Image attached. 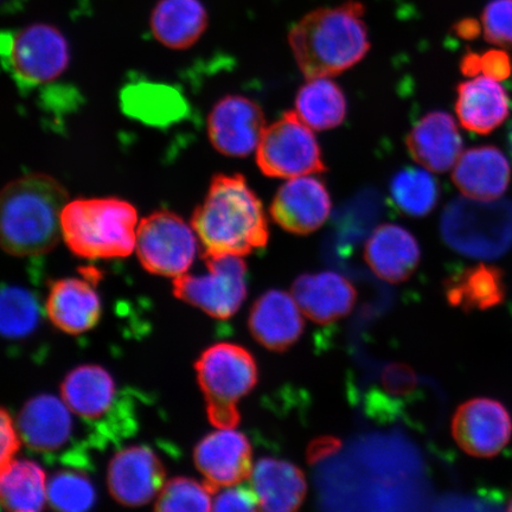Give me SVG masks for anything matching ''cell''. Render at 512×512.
<instances>
[{
    "mask_svg": "<svg viewBox=\"0 0 512 512\" xmlns=\"http://www.w3.org/2000/svg\"><path fill=\"white\" fill-rule=\"evenodd\" d=\"M191 226L204 255L210 256H245L264 248L270 239L264 206L241 175L213 178Z\"/></svg>",
    "mask_w": 512,
    "mask_h": 512,
    "instance_id": "obj_1",
    "label": "cell"
},
{
    "mask_svg": "<svg viewBox=\"0 0 512 512\" xmlns=\"http://www.w3.org/2000/svg\"><path fill=\"white\" fill-rule=\"evenodd\" d=\"M364 6L356 0L310 12L288 35L307 80L331 78L360 63L370 50Z\"/></svg>",
    "mask_w": 512,
    "mask_h": 512,
    "instance_id": "obj_2",
    "label": "cell"
},
{
    "mask_svg": "<svg viewBox=\"0 0 512 512\" xmlns=\"http://www.w3.org/2000/svg\"><path fill=\"white\" fill-rule=\"evenodd\" d=\"M0 234L4 251L14 256H40L62 236V214L68 192L55 178L25 175L3 189Z\"/></svg>",
    "mask_w": 512,
    "mask_h": 512,
    "instance_id": "obj_3",
    "label": "cell"
},
{
    "mask_svg": "<svg viewBox=\"0 0 512 512\" xmlns=\"http://www.w3.org/2000/svg\"><path fill=\"white\" fill-rule=\"evenodd\" d=\"M137 209L119 198L68 202L62 214V238L80 258H126L136 249Z\"/></svg>",
    "mask_w": 512,
    "mask_h": 512,
    "instance_id": "obj_4",
    "label": "cell"
},
{
    "mask_svg": "<svg viewBox=\"0 0 512 512\" xmlns=\"http://www.w3.org/2000/svg\"><path fill=\"white\" fill-rule=\"evenodd\" d=\"M440 233L460 254L497 259L512 247V201L453 198L441 215Z\"/></svg>",
    "mask_w": 512,
    "mask_h": 512,
    "instance_id": "obj_5",
    "label": "cell"
},
{
    "mask_svg": "<svg viewBox=\"0 0 512 512\" xmlns=\"http://www.w3.org/2000/svg\"><path fill=\"white\" fill-rule=\"evenodd\" d=\"M195 369L211 425L238 426V403L258 383V367L251 352L236 344H216L203 352Z\"/></svg>",
    "mask_w": 512,
    "mask_h": 512,
    "instance_id": "obj_6",
    "label": "cell"
},
{
    "mask_svg": "<svg viewBox=\"0 0 512 512\" xmlns=\"http://www.w3.org/2000/svg\"><path fill=\"white\" fill-rule=\"evenodd\" d=\"M62 399L92 431L94 445L120 437L131 426L126 422L128 408L120 398L113 377L107 370L93 364L81 366L67 375L61 387Z\"/></svg>",
    "mask_w": 512,
    "mask_h": 512,
    "instance_id": "obj_7",
    "label": "cell"
},
{
    "mask_svg": "<svg viewBox=\"0 0 512 512\" xmlns=\"http://www.w3.org/2000/svg\"><path fill=\"white\" fill-rule=\"evenodd\" d=\"M76 414L63 399L42 394L25 403L17 428L24 444L50 462L85 469L88 460L78 439Z\"/></svg>",
    "mask_w": 512,
    "mask_h": 512,
    "instance_id": "obj_8",
    "label": "cell"
},
{
    "mask_svg": "<svg viewBox=\"0 0 512 512\" xmlns=\"http://www.w3.org/2000/svg\"><path fill=\"white\" fill-rule=\"evenodd\" d=\"M2 53L5 68L23 89L59 79L70 60L66 37L46 23L31 24L17 32L3 34Z\"/></svg>",
    "mask_w": 512,
    "mask_h": 512,
    "instance_id": "obj_9",
    "label": "cell"
},
{
    "mask_svg": "<svg viewBox=\"0 0 512 512\" xmlns=\"http://www.w3.org/2000/svg\"><path fill=\"white\" fill-rule=\"evenodd\" d=\"M256 163L271 178L292 179L326 171L318 140L296 111L284 113L266 127L256 149Z\"/></svg>",
    "mask_w": 512,
    "mask_h": 512,
    "instance_id": "obj_10",
    "label": "cell"
},
{
    "mask_svg": "<svg viewBox=\"0 0 512 512\" xmlns=\"http://www.w3.org/2000/svg\"><path fill=\"white\" fill-rule=\"evenodd\" d=\"M203 259L206 272L175 278V296L216 319L233 317L247 297L246 262L235 255H203Z\"/></svg>",
    "mask_w": 512,
    "mask_h": 512,
    "instance_id": "obj_11",
    "label": "cell"
},
{
    "mask_svg": "<svg viewBox=\"0 0 512 512\" xmlns=\"http://www.w3.org/2000/svg\"><path fill=\"white\" fill-rule=\"evenodd\" d=\"M194 227L168 210L144 217L137 229L136 251L147 272L177 278L189 271L197 254Z\"/></svg>",
    "mask_w": 512,
    "mask_h": 512,
    "instance_id": "obj_12",
    "label": "cell"
},
{
    "mask_svg": "<svg viewBox=\"0 0 512 512\" xmlns=\"http://www.w3.org/2000/svg\"><path fill=\"white\" fill-rule=\"evenodd\" d=\"M451 430L457 445L469 456L494 458L510 443L511 415L497 400L472 399L458 407Z\"/></svg>",
    "mask_w": 512,
    "mask_h": 512,
    "instance_id": "obj_13",
    "label": "cell"
},
{
    "mask_svg": "<svg viewBox=\"0 0 512 512\" xmlns=\"http://www.w3.org/2000/svg\"><path fill=\"white\" fill-rule=\"evenodd\" d=\"M266 130L264 111L242 95L224 96L211 110L208 134L223 155L246 157L258 149Z\"/></svg>",
    "mask_w": 512,
    "mask_h": 512,
    "instance_id": "obj_14",
    "label": "cell"
},
{
    "mask_svg": "<svg viewBox=\"0 0 512 512\" xmlns=\"http://www.w3.org/2000/svg\"><path fill=\"white\" fill-rule=\"evenodd\" d=\"M165 470L157 454L147 446H131L112 458L107 484L112 497L126 507H142L164 488Z\"/></svg>",
    "mask_w": 512,
    "mask_h": 512,
    "instance_id": "obj_15",
    "label": "cell"
},
{
    "mask_svg": "<svg viewBox=\"0 0 512 512\" xmlns=\"http://www.w3.org/2000/svg\"><path fill=\"white\" fill-rule=\"evenodd\" d=\"M194 460L215 494L252 477V446L245 435L234 428H219L203 438L195 448Z\"/></svg>",
    "mask_w": 512,
    "mask_h": 512,
    "instance_id": "obj_16",
    "label": "cell"
},
{
    "mask_svg": "<svg viewBox=\"0 0 512 512\" xmlns=\"http://www.w3.org/2000/svg\"><path fill=\"white\" fill-rule=\"evenodd\" d=\"M331 208L326 185L316 177L303 176L281 185L271 204V215L286 232L309 235L329 219Z\"/></svg>",
    "mask_w": 512,
    "mask_h": 512,
    "instance_id": "obj_17",
    "label": "cell"
},
{
    "mask_svg": "<svg viewBox=\"0 0 512 512\" xmlns=\"http://www.w3.org/2000/svg\"><path fill=\"white\" fill-rule=\"evenodd\" d=\"M248 328L262 347L284 352L303 335L302 310L290 294L279 290L267 291L254 303L249 313Z\"/></svg>",
    "mask_w": 512,
    "mask_h": 512,
    "instance_id": "obj_18",
    "label": "cell"
},
{
    "mask_svg": "<svg viewBox=\"0 0 512 512\" xmlns=\"http://www.w3.org/2000/svg\"><path fill=\"white\" fill-rule=\"evenodd\" d=\"M409 155L422 168L444 174L463 153V138L451 114L434 111L422 117L409 132Z\"/></svg>",
    "mask_w": 512,
    "mask_h": 512,
    "instance_id": "obj_19",
    "label": "cell"
},
{
    "mask_svg": "<svg viewBox=\"0 0 512 512\" xmlns=\"http://www.w3.org/2000/svg\"><path fill=\"white\" fill-rule=\"evenodd\" d=\"M292 296L304 315L317 324H331L354 309L357 292L335 272L305 273L294 280Z\"/></svg>",
    "mask_w": 512,
    "mask_h": 512,
    "instance_id": "obj_20",
    "label": "cell"
},
{
    "mask_svg": "<svg viewBox=\"0 0 512 512\" xmlns=\"http://www.w3.org/2000/svg\"><path fill=\"white\" fill-rule=\"evenodd\" d=\"M364 259L377 277L390 284H400L415 273L420 264L421 249L407 229L386 223L369 236Z\"/></svg>",
    "mask_w": 512,
    "mask_h": 512,
    "instance_id": "obj_21",
    "label": "cell"
},
{
    "mask_svg": "<svg viewBox=\"0 0 512 512\" xmlns=\"http://www.w3.org/2000/svg\"><path fill=\"white\" fill-rule=\"evenodd\" d=\"M452 181L467 197L497 200L509 188L511 166L497 147H473L462 153L454 165Z\"/></svg>",
    "mask_w": 512,
    "mask_h": 512,
    "instance_id": "obj_22",
    "label": "cell"
},
{
    "mask_svg": "<svg viewBox=\"0 0 512 512\" xmlns=\"http://www.w3.org/2000/svg\"><path fill=\"white\" fill-rule=\"evenodd\" d=\"M47 316L57 329L70 335L92 330L101 317L98 292L86 280L66 278L50 285Z\"/></svg>",
    "mask_w": 512,
    "mask_h": 512,
    "instance_id": "obj_23",
    "label": "cell"
},
{
    "mask_svg": "<svg viewBox=\"0 0 512 512\" xmlns=\"http://www.w3.org/2000/svg\"><path fill=\"white\" fill-rule=\"evenodd\" d=\"M456 112L467 131L489 134L509 117V98L498 80L486 75L459 83Z\"/></svg>",
    "mask_w": 512,
    "mask_h": 512,
    "instance_id": "obj_24",
    "label": "cell"
},
{
    "mask_svg": "<svg viewBox=\"0 0 512 512\" xmlns=\"http://www.w3.org/2000/svg\"><path fill=\"white\" fill-rule=\"evenodd\" d=\"M252 485L261 510L292 512L302 507L307 494L304 472L287 460L262 458L252 473Z\"/></svg>",
    "mask_w": 512,
    "mask_h": 512,
    "instance_id": "obj_25",
    "label": "cell"
},
{
    "mask_svg": "<svg viewBox=\"0 0 512 512\" xmlns=\"http://www.w3.org/2000/svg\"><path fill=\"white\" fill-rule=\"evenodd\" d=\"M208 22V12L200 0H160L150 19L156 40L176 50L194 46L207 30Z\"/></svg>",
    "mask_w": 512,
    "mask_h": 512,
    "instance_id": "obj_26",
    "label": "cell"
},
{
    "mask_svg": "<svg viewBox=\"0 0 512 512\" xmlns=\"http://www.w3.org/2000/svg\"><path fill=\"white\" fill-rule=\"evenodd\" d=\"M447 302L466 312L489 310L503 303L505 284L502 270L484 264L466 268L446 280Z\"/></svg>",
    "mask_w": 512,
    "mask_h": 512,
    "instance_id": "obj_27",
    "label": "cell"
},
{
    "mask_svg": "<svg viewBox=\"0 0 512 512\" xmlns=\"http://www.w3.org/2000/svg\"><path fill=\"white\" fill-rule=\"evenodd\" d=\"M0 469V498L5 510L36 512L46 507L48 483L40 465L27 459H14Z\"/></svg>",
    "mask_w": 512,
    "mask_h": 512,
    "instance_id": "obj_28",
    "label": "cell"
},
{
    "mask_svg": "<svg viewBox=\"0 0 512 512\" xmlns=\"http://www.w3.org/2000/svg\"><path fill=\"white\" fill-rule=\"evenodd\" d=\"M347 99L334 81L312 79L299 89L296 112L307 126L316 131L331 130L347 117Z\"/></svg>",
    "mask_w": 512,
    "mask_h": 512,
    "instance_id": "obj_29",
    "label": "cell"
},
{
    "mask_svg": "<svg viewBox=\"0 0 512 512\" xmlns=\"http://www.w3.org/2000/svg\"><path fill=\"white\" fill-rule=\"evenodd\" d=\"M123 105L126 113L151 125H168L183 117L187 102L174 88L139 83L125 89Z\"/></svg>",
    "mask_w": 512,
    "mask_h": 512,
    "instance_id": "obj_30",
    "label": "cell"
},
{
    "mask_svg": "<svg viewBox=\"0 0 512 512\" xmlns=\"http://www.w3.org/2000/svg\"><path fill=\"white\" fill-rule=\"evenodd\" d=\"M42 318L40 300L22 286L4 285L0 299V330L9 342L34 335Z\"/></svg>",
    "mask_w": 512,
    "mask_h": 512,
    "instance_id": "obj_31",
    "label": "cell"
},
{
    "mask_svg": "<svg viewBox=\"0 0 512 512\" xmlns=\"http://www.w3.org/2000/svg\"><path fill=\"white\" fill-rule=\"evenodd\" d=\"M390 197L403 214L424 217L437 206L440 188L430 172L418 168L401 170L390 182Z\"/></svg>",
    "mask_w": 512,
    "mask_h": 512,
    "instance_id": "obj_32",
    "label": "cell"
},
{
    "mask_svg": "<svg viewBox=\"0 0 512 512\" xmlns=\"http://www.w3.org/2000/svg\"><path fill=\"white\" fill-rule=\"evenodd\" d=\"M47 496L50 507L55 510L80 512L93 507L96 492L85 473L64 470L50 477Z\"/></svg>",
    "mask_w": 512,
    "mask_h": 512,
    "instance_id": "obj_33",
    "label": "cell"
},
{
    "mask_svg": "<svg viewBox=\"0 0 512 512\" xmlns=\"http://www.w3.org/2000/svg\"><path fill=\"white\" fill-rule=\"evenodd\" d=\"M215 492L204 482L187 477L171 479L159 492L156 510L176 511H210L213 510Z\"/></svg>",
    "mask_w": 512,
    "mask_h": 512,
    "instance_id": "obj_34",
    "label": "cell"
},
{
    "mask_svg": "<svg viewBox=\"0 0 512 512\" xmlns=\"http://www.w3.org/2000/svg\"><path fill=\"white\" fill-rule=\"evenodd\" d=\"M482 24L486 41L512 48V0H491L485 6Z\"/></svg>",
    "mask_w": 512,
    "mask_h": 512,
    "instance_id": "obj_35",
    "label": "cell"
},
{
    "mask_svg": "<svg viewBox=\"0 0 512 512\" xmlns=\"http://www.w3.org/2000/svg\"><path fill=\"white\" fill-rule=\"evenodd\" d=\"M466 76L478 74L490 76L492 79L502 81L511 74L510 57L503 50H490L483 55L467 54L460 64Z\"/></svg>",
    "mask_w": 512,
    "mask_h": 512,
    "instance_id": "obj_36",
    "label": "cell"
},
{
    "mask_svg": "<svg viewBox=\"0 0 512 512\" xmlns=\"http://www.w3.org/2000/svg\"><path fill=\"white\" fill-rule=\"evenodd\" d=\"M213 501V511H255L260 508L258 495L252 483L228 486L226 490L217 491Z\"/></svg>",
    "mask_w": 512,
    "mask_h": 512,
    "instance_id": "obj_37",
    "label": "cell"
},
{
    "mask_svg": "<svg viewBox=\"0 0 512 512\" xmlns=\"http://www.w3.org/2000/svg\"><path fill=\"white\" fill-rule=\"evenodd\" d=\"M0 435H2L0 467H4L15 459L19 447H21V434L5 408L2 409V415H0Z\"/></svg>",
    "mask_w": 512,
    "mask_h": 512,
    "instance_id": "obj_38",
    "label": "cell"
},
{
    "mask_svg": "<svg viewBox=\"0 0 512 512\" xmlns=\"http://www.w3.org/2000/svg\"><path fill=\"white\" fill-rule=\"evenodd\" d=\"M338 441L331 438L319 439L309 448V460L312 463L322 459L326 454L334 452L338 448Z\"/></svg>",
    "mask_w": 512,
    "mask_h": 512,
    "instance_id": "obj_39",
    "label": "cell"
},
{
    "mask_svg": "<svg viewBox=\"0 0 512 512\" xmlns=\"http://www.w3.org/2000/svg\"><path fill=\"white\" fill-rule=\"evenodd\" d=\"M479 24L472 19H466V21L460 22L457 25V34L465 40H471L479 35Z\"/></svg>",
    "mask_w": 512,
    "mask_h": 512,
    "instance_id": "obj_40",
    "label": "cell"
},
{
    "mask_svg": "<svg viewBox=\"0 0 512 512\" xmlns=\"http://www.w3.org/2000/svg\"><path fill=\"white\" fill-rule=\"evenodd\" d=\"M509 147H510V152H511V156H512V125H511L510 131H509Z\"/></svg>",
    "mask_w": 512,
    "mask_h": 512,
    "instance_id": "obj_41",
    "label": "cell"
},
{
    "mask_svg": "<svg viewBox=\"0 0 512 512\" xmlns=\"http://www.w3.org/2000/svg\"><path fill=\"white\" fill-rule=\"evenodd\" d=\"M508 510H509V511H512V498H511V501L509 502Z\"/></svg>",
    "mask_w": 512,
    "mask_h": 512,
    "instance_id": "obj_42",
    "label": "cell"
}]
</instances>
